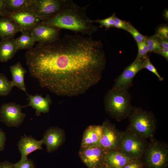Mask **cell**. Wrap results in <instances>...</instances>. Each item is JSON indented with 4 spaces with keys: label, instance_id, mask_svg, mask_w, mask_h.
<instances>
[{
    "label": "cell",
    "instance_id": "cell-1",
    "mask_svg": "<svg viewBox=\"0 0 168 168\" xmlns=\"http://www.w3.org/2000/svg\"><path fill=\"white\" fill-rule=\"evenodd\" d=\"M25 57L30 76L59 96L86 92L100 81L106 63L101 42L78 34L38 43Z\"/></svg>",
    "mask_w": 168,
    "mask_h": 168
},
{
    "label": "cell",
    "instance_id": "cell-2",
    "mask_svg": "<svg viewBox=\"0 0 168 168\" xmlns=\"http://www.w3.org/2000/svg\"><path fill=\"white\" fill-rule=\"evenodd\" d=\"M87 7L80 6L72 0H63L60 9L56 13L40 23L91 36L99 27L94 25L87 16Z\"/></svg>",
    "mask_w": 168,
    "mask_h": 168
},
{
    "label": "cell",
    "instance_id": "cell-3",
    "mask_svg": "<svg viewBox=\"0 0 168 168\" xmlns=\"http://www.w3.org/2000/svg\"><path fill=\"white\" fill-rule=\"evenodd\" d=\"M131 98L128 91L111 89L104 98L105 109L108 113L118 120L129 116L133 107Z\"/></svg>",
    "mask_w": 168,
    "mask_h": 168
},
{
    "label": "cell",
    "instance_id": "cell-4",
    "mask_svg": "<svg viewBox=\"0 0 168 168\" xmlns=\"http://www.w3.org/2000/svg\"><path fill=\"white\" fill-rule=\"evenodd\" d=\"M128 130L144 139L152 137L156 129L153 114L139 107H133L129 115Z\"/></svg>",
    "mask_w": 168,
    "mask_h": 168
},
{
    "label": "cell",
    "instance_id": "cell-5",
    "mask_svg": "<svg viewBox=\"0 0 168 168\" xmlns=\"http://www.w3.org/2000/svg\"><path fill=\"white\" fill-rule=\"evenodd\" d=\"M147 164L150 168H164L168 160L167 145L157 141L152 142L145 151Z\"/></svg>",
    "mask_w": 168,
    "mask_h": 168
},
{
    "label": "cell",
    "instance_id": "cell-6",
    "mask_svg": "<svg viewBox=\"0 0 168 168\" xmlns=\"http://www.w3.org/2000/svg\"><path fill=\"white\" fill-rule=\"evenodd\" d=\"M144 139L129 131L122 132L118 150L134 158L139 159L145 151Z\"/></svg>",
    "mask_w": 168,
    "mask_h": 168
},
{
    "label": "cell",
    "instance_id": "cell-7",
    "mask_svg": "<svg viewBox=\"0 0 168 168\" xmlns=\"http://www.w3.org/2000/svg\"><path fill=\"white\" fill-rule=\"evenodd\" d=\"M107 152L100 145L81 148L79 156L88 168H103L107 166L106 162Z\"/></svg>",
    "mask_w": 168,
    "mask_h": 168
},
{
    "label": "cell",
    "instance_id": "cell-8",
    "mask_svg": "<svg viewBox=\"0 0 168 168\" xmlns=\"http://www.w3.org/2000/svg\"><path fill=\"white\" fill-rule=\"evenodd\" d=\"M22 106L13 102L3 104L0 107V121L8 127L19 126L26 116L22 112Z\"/></svg>",
    "mask_w": 168,
    "mask_h": 168
},
{
    "label": "cell",
    "instance_id": "cell-9",
    "mask_svg": "<svg viewBox=\"0 0 168 168\" xmlns=\"http://www.w3.org/2000/svg\"><path fill=\"white\" fill-rule=\"evenodd\" d=\"M145 57L139 59H135L132 63L126 67L122 73L115 79L114 84L112 89L128 91L132 85L133 79L135 75L143 69V65Z\"/></svg>",
    "mask_w": 168,
    "mask_h": 168
},
{
    "label": "cell",
    "instance_id": "cell-10",
    "mask_svg": "<svg viewBox=\"0 0 168 168\" xmlns=\"http://www.w3.org/2000/svg\"><path fill=\"white\" fill-rule=\"evenodd\" d=\"M2 17L13 21L22 31L29 30L41 21L30 7L17 12L5 13Z\"/></svg>",
    "mask_w": 168,
    "mask_h": 168
},
{
    "label": "cell",
    "instance_id": "cell-11",
    "mask_svg": "<svg viewBox=\"0 0 168 168\" xmlns=\"http://www.w3.org/2000/svg\"><path fill=\"white\" fill-rule=\"evenodd\" d=\"M102 134L100 146L107 152L118 150L122 138V133L115 125L107 120L101 125Z\"/></svg>",
    "mask_w": 168,
    "mask_h": 168
},
{
    "label": "cell",
    "instance_id": "cell-12",
    "mask_svg": "<svg viewBox=\"0 0 168 168\" xmlns=\"http://www.w3.org/2000/svg\"><path fill=\"white\" fill-rule=\"evenodd\" d=\"M63 0H32L30 8L42 21L56 13Z\"/></svg>",
    "mask_w": 168,
    "mask_h": 168
},
{
    "label": "cell",
    "instance_id": "cell-13",
    "mask_svg": "<svg viewBox=\"0 0 168 168\" xmlns=\"http://www.w3.org/2000/svg\"><path fill=\"white\" fill-rule=\"evenodd\" d=\"M60 30L40 23L28 31L36 42L44 43L53 42L59 38Z\"/></svg>",
    "mask_w": 168,
    "mask_h": 168
},
{
    "label": "cell",
    "instance_id": "cell-14",
    "mask_svg": "<svg viewBox=\"0 0 168 168\" xmlns=\"http://www.w3.org/2000/svg\"><path fill=\"white\" fill-rule=\"evenodd\" d=\"M63 130L57 127H50L44 133L42 139L45 145L46 150L51 152L56 150L63 143L64 140Z\"/></svg>",
    "mask_w": 168,
    "mask_h": 168
},
{
    "label": "cell",
    "instance_id": "cell-15",
    "mask_svg": "<svg viewBox=\"0 0 168 168\" xmlns=\"http://www.w3.org/2000/svg\"><path fill=\"white\" fill-rule=\"evenodd\" d=\"M42 140H38L30 136H22L18 143V149L21 154V160L27 159L32 152L43 149Z\"/></svg>",
    "mask_w": 168,
    "mask_h": 168
},
{
    "label": "cell",
    "instance_id": "cell-16",
    "mask_svg": "<svg viewBox=\"0 0 168 168\" xmlns=\"http://www.w3.org/2000/svg\"><path fill=\"white\" fill-rule=\"evenodd\" d=\"M28 102L27 105L22 106V108L31 106L35 110L36 115L39 116L40 114L46 113L49 110L52 100L50 96L47 94L45 97L38 94L34 95H27Z\"/></svg>",
    "mask_w": 168,
    "mask_h": 168
},
{
    "label": "cell",
    "instance_id": "cell-17",
    "mask_svg": "<svg viewBox=\"0 0 168 168\" xmlns=\"http://www.w3.org/2000/svg\"><path fill=\"white\" fill-rule=\"evenodd\" d=\"M102 134L101 125H91L89 126L84 132L81 147L100 145Z\"/></svg>",
    "mask_w": 168,
    "mask_h": 168
},
{
    "label": "cell",
    "instance_id": "cell-18",
    "mask_svg": "<svg viewBox=\"0 0 168 168\" xmlns=\"http://www.w3.org/2000/svg\"><path fill=\"white\" fill-rule=\"evenodd\" d=\"M134 158L119 150L107 152L106 162L107 166L114 168H123Z\"/></svg>",
    "mask_w": 168,
    "mask_h": 168
},
{
    "label": "cell",
    "instance_id": "cell-19",
    "mask_svg": "<svg viewBox=\"0 0 168 168\" xmlns=\"http://www.w3.org/2000/svg\"><path fill=\"white\" fill-rule=\"evenodd\" d=\"M10 70L12 76V80L11 81L13 86L16 87L28 95L24 81L25 75L27 72L26 70L19 62L11 66Z\"/></svg>",
    "mask_w": 168,
    "mask_h": 168
},
{
    "label": "cell",
    "instance_id": "cell-20",
    "mask_svg": "<svg viewBox=\"0 0 168 168\" xmlns=\"http://www.w3.org/2000/svg\"><path fill=\"white\" fill-rule=\"evenodd\" d=\"M18 50L14 38L0 41V62H6L11 59Z\"/></svg>",
    "mask_w": 168,
    "mask_h": 168
},
{
    "label": "cell",
    "instance_id": "cell-21",
    "mask_svg": "<svg viewBox=\"0 0 168 168\" xmlns=\"http://www.w3.org/2000/svg\"><path fill=\"white\" fill-rule=\"evenodd\" d=\"M22 30L10 19L2 17L0 18V39L1 40L14 38L15 35Z\"/></svg>",
    "mask_w": 168,
    "mask_h": 168
},
{
    "label": "cell",
    "instance_id": "cell-22",
    "mask_svg": "<svg viewBox=\"0 0 168 168\" xmlns=\"http://www.w3.org/2000/svg\"><path fill=\"white\" fill-rule=\"evenodd\" d=\"M31 2L32 0H4V14L6 13L17 12L28 8L30 6Z\"/></svg>",
    "mask_w": 168,
    "mask_h": 168
},
{
    "label": "cell",
    "instance_id": "cell-23",
    "mask_svg": "<svg viewBox=\"0 0 168 168\" xmlns=\"http://www.w3.org/2000/svg\"><path fill=\"white\" fill-rule=\"evenodd\" d=\"M36 42L35 39L28 31H23L21 35L15 39V42L17 50L29 49L33 47Z\"/></svg>",
    "mask_w": 168,
    "mask_h": 168
},
{
    "label": "cell",
    "instance_id": "cell-24",
    "mask_svg": "<svg viewBox=\"0 0 168 168\" xmlns=\"http://www.w3.org/2000/svg\"><path fill=\"white\" fill-rule=\"evenodd\" d=\"M13 87L12 81H9L4 74L0 73V96L8 95Z\"/></svg>",
    "mask_w": 168,
    "mask_h": 168
},
{
    "label": "cell",
    "instance_id": "cell-25",
    "mask_svg": "<svg viewBox=\"0 0 168 168\" xmlns=\"http://www.w3.org/2000/svg\"><path fill=\"white\" fill-rule=\"evenodd\" d=\"M145 37V41L147 46L149 52H153L156 53L161 48L159 42V39L154 35Z\"/></svg>",
    "mask_w": 168,
    "mask_h": 168
},
{
    "label": "cell",
    "instance_id": "cell-26",
    "mask_svg": "<svg viewBox=\"0 0 168 168\" xmlns=\"http://www.w3.org/2000/svg\"><path fill=\"white\" fill-rule=\"evenodd\" d=\"M143 68H146L153 73L157 77L159 81H162L163 80L164 78L160 75L156 68L151 62L148 56L144 58Z\"/></svg>",
    "mask_w": 168,
    "mask_h": 168
},
{
    "label": "cell",
    "instance_id": "cell-27",
    "mask_svg": "<svg viewBox=\"0 0 168 168\" xmlns=\"http://www.w3.org/2000/svg\"><path fill=\"white\" fill-rule=\"evenodd\" d=\"M115 14H113L110 16L103 19L92 20V22L97 23L100 24L99 27H104L106 29H109L113 26Z\"/></svg>",
    "mask_w": 168,
    "mask_h": 168
},
{
    "label": "cell",
    "instance_id": "cell-28",
    "mask_svg": "<svg viewBox=\"0 0 168 168\" xmlns=\"http://www.w3.org/2000/svg\"><path fill=\"white\" fill-rule=\"evenodd\" d=\"M138 47V54L136 59H139L145 57L149 52L148 48L145 40L137 43Z\"/></svg>",
    "mask_w": 168,
    "mask_h": 168
},
{
    "label": "cell",
    "instance_id": "cell-29",
    "mask_svg": "<svg viewBox=\"0 0 168 168\" xmlns=\"http://www.w3.org/2000/svg\"><path fill=\"white\" fill-rule=\"evenodd\" d=\"M154 35L158 39L161 40H168V27L167 25L160 26L157 29Z\"/></svg>",
    "mask_w": 168,
    "mask_h": 168
},
{
    "label": "cell",
    "instance_id": "cell-30",
    "mask_svg": "<svg viewBox=\"0 0 168 168\" xmlns=\"http://www.w3.org/2000/svg\"><path fill=\"white\" fill-rule=\"evenodd\" d=\"M14 168H35L33 161L28 158L24 160H20L14 164Z\"/></svg>",
    "mask_w": 168,
    "mask_h": 168
},
{
    "label": "cell",
    "instance_id": "cell-31",
    "mask_svg": "<svg viewBox=\"0 0 168 168\" xmlns=\"http://www.w3.org/2000/svg\"><path fill=\"white\" fill-rule=\"evenodd\" d=\"M133 36L137 43H140L145 40L146 37L140 33L131 24L127 31Z\"/></svg>",
    "mask_w": 168,
    "mask_h": 168
},
{
    "label": "cell",
    "instance_id": "cell-32",
    "mask_svg": "<svg viewBox=\"0 0 168 168\" xmlns=\"http://www.w3.org/2000/svg\"><path fill=\"white\" fill-rule=\"evenodd\" d=\"M130 25V24L129 23L122 20L115 16L113 27L118 29H123L128 31Z\"/></svg>",
    "mask_w": 168,
    "mask_h": 168
},
{
    "label": "cell",
    "instance_id": "cell-33",
    "mask_svg": "<svg viewBox=\"0 0 168 168\" xmlns=\"http://www.w3.org/2000/svg\"><path fill=\"white\" fill-rule=\"evenodd\" d=\"M138 159H134L126 164L123 168H142V165Z\"/></svg>",
    "mask_w": 168,
    "mask_h": 168
},
{
    "label": "cell",
    "instance_id": "cell-34",
    "mask_svg": "<svg viewBox=\"0 0 168 168\" xmlns=\"http://www.w3.org/2000/svg\"><path fill=\"white\" fill-rule=\"evenodd\" d=\"M6 140V133L0 128V152L4 150Z\"/></svg>",
    "mask_w": 168,
    "mask_h": 168
},
{
    "label": "cell",
    "instance_id": "cell-35",
    "mask_svg": "<svg viewBox=\"0 0 168 168\" xmlns=\"http://www.w3.org/2000/svg\"><path fill=\"white\" fill-rule=\"evenodd\" d=\"M156 53L161 55L168 61V49H166L161 47V49L157 52Z\"/></svg>",
    "mask_w": 168,
    "mask_h": 168
},
{
    "label": "cell",
    "instance_id": "cell-36",
    "mask_svg": "<svg viewBox=\"0 0 168 168\" xmlns=\"http://www.w3.org/2000/svg\"><path fill=\"white\" fill-rule=\"evenodd\" d=\"M0 168H14V164L7 161L0 162Z\"/></svg>",
    "mask_w": 168,
    "mask_h": 168
},
{
    "label": "cell",
    "instance_id": "cell-37",
    "mask_svg": "<svg viewBox=\"0 0 168 168\" xmlns=\"http://www.w3.org/2000/svg\"><path fill=\"white\" fill-rule=\"evenodd\" d=\"M5 11L4 0H0V16L2 17Z\"/></svg>",
    "mask_w": 168,
    "mask_h": 168
},
{
    "label": "cell",
    "instance_id": "cell-38",
    "mask_svg": "<svg viewBox=\"0 0 168 168\" xmlns=\"http://www.w3.org/2000/svg\"><path fill=\"white\" fill-rule=\"evenodd\" d=\"M159 42L161 47L168 49V42L167 40H161L159 39Z\"/></svg>",
    "mask_w": 168,
    "mask_h": 168
},
{
    "label": "cell",
    "instance_id": "cell-39",
    "mask_svg": "<svg viewBox=\"0 0 168 168\" xmlns=\"http://www.w3.org/2000/svg\"><path fill=\"white\" fill-rule=\"evenodd\" d=\"M163 16L164 18L166 20H168V10L166 9L164 12Z\"/></svg>",
    "mask_w": 168,
    "mask_h": 168
},
{
    "label": "cell",
    "instance_id": "cell-40",
    "mask_svg": "<svg viewBox=\"0 0 168 168\" xmlns=\"http://www.w3.org/2000/svg\"><path fill=\"white\" fill-rule=\"evenodd\" d=\"M103 168H114L112 167H109V166H105Z\"/></svg>",
    "mask_w": 168,
    "mask_h": 168
}]
</instances>
